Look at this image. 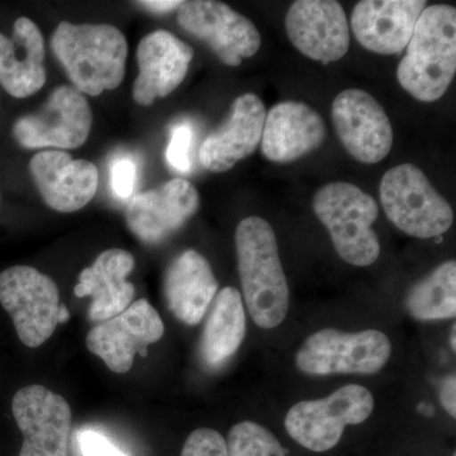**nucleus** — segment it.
I'll return each instance as SVG.
<instances>
[{
    "label": "nucleus",
    "mask_w": 456,
    "mask_h": 456,
    "mask_svg": "<svg viewBox=\"0 0 456 456\" xmlns=\"http://www.w3.org/2000/svg\"><path fill=\"white\" fill-rule=\"evenodd\" d=\"M424 0H362L354 8L351 29L364 49L378 55H397L406 50Z\"/></svg>",
    "instance_id": "a211bd4d"
},
{
    "label": "nucleus",
    "mask_w": 456,
    "mask_h": 456,
    "mask_svg": "<svg viewBox=\"0 0 456 456\" xmlns=\"http://www.w3.org/2000/svg\"><path fill=\"white\" fill-rule=\"evenodd\" d=\"M407 311L419 321L454 318L456 314V263L445 261L428 277L413 285L406 298Z\"/></svg>",
    "instance_id": "393cba45"
},
{
    "label": "nucleus",
    "mask_w": 456,
    "mask_h": 456,
    "mask_svg": "<svg viewBox=\"0 0 456 456\" xmlns=\"http://www.w3.org/2000/svg\"><path fill=\"white\" fill-rule=\"evenodd\" d=\"M137 4H141L142 7L150 9V11L152 12L165 13V12L179 9L183 2H178V0H146V2H137Z\"/></svg>",
    "instance_id": "2f4dec72"
},
{
    "label": "nucleus",
    "mask_w": 456,
    "mask_h": 456,
    "mask_svg": "<svg viewBox=\"0 0 456 456\" xmlns=\"http://www.w3.org/2000/svg\"><path fill=\"white\" fill-rule=\"evenodd\" d=\"M285 28L294 47L314 61L330 64L349 51V22L335 0H297L285 17Z\"/></svg>",
    "instance_id": "4468645a"
},
{
    "label": "nucleus",
    "mask_w": 456,
    "mask_h": 456,
    "mask_svg": "<svg viewBox=\"0 0 456 456\" xmlns=\"http://www.w3.org/2000/svg\"><path fill=\"white\" fill-rule=\"evenodd\" d=\"M406 50L397 69L399 86L425 103L444 97L456 73V9L426 7Z\"/></svg>",
    "instance_id": "f03ea898"
},
{
    "label": "nucleus",
    "mask_w": 456,
    "mask_h": 456,
    "mask_svg": "<svg viewBox=\"0 0 456 456\" xmlns=\"http://www.w3.org/2000/svg\"><path fill=\"white\" fill-rule=\"evenodd\" d=\"M235 244L240 281L250 316L261 329H275L289 310V287L274 230L264 218H245L236 228Z\"/></svg>",
    "instance_id": "f257e3e1"
},
{
    "label": "nucleus",
    "mask_w": 456,
    "mask_h": 456,
    "mask_svg": "<svg viewBox=\"0 0 456 456\" xmlns=\"http://www.w3.org/2000/svg\"><path fill=\"white\" fill-rule=\"evenodd\" d=\"M326 134L325 122L314 108L301 102H281L266 112L261 152L272 163H293L322 145Z\"/></svg>",
    "instance_id": "aec40b11"
},
{
    "label": "nucleus",
    "mask_w": 456,
    "mask_h": 456,
    "mask_svg": "<svg viewBox=\"0 0 456 456\" xmlns=\"http://www.w3.org/2000/svg\"><path fill=\"white\" fill-rule=\"evenodd\" d=\"M165 327L158 311L146 299L132 303L118 316L104 321L86 335V347L114 373H127L137 353L163 338Z\"/></svg>",
    "instance_id": "ddd939ff"
},
{
    "label": "nucleus",
    "mask_w": 456,
    "mask_h": 456,
    "mask_svg": "<svg viewBox=\"0 0 456 456\" xmlns=\"http://www.w3.org/2000/svg\"><path fill=\"white\" fill-rule=\"evenodd\" d=\"M51 49L84 94L97 97L118 88L125 77L128 46L117 27L61 22L51 36Z\"/></svg>",
    "instance_id": "7ed1b4c3"
},
{
    "label": "nucleus",
    "mask_w": 456,
    "mask_h": 456,
    "mask_svg": "<svg viewBox=\"0 0 456 456\" xmlns=\"http://www.w3.org/2000/svg\"><path fill=\"white\" fill-rule=\"evenodd\" d=\"M29 171L42 200L53 211H79L97 193L99 176L95 165L88 160H75L64 151L38 152L31 159Z\"/></svg>",
    "instance_id": "dca6fc26"
},
{
    "label": "nucleus",
    "mask_w": 456,
    "mask_h": 456,
    "mask_svg": "<svg viewBox=\"0 0 456 456\" xmlns=\"http://www.w3.org/2000/svg\"><path fill=\"white\" fill-rule=\"evenodd\" d=\"M92 123V110L83 93L59 86L37 113L17 119L13 136L25 149H77L88 140Z\"/></svg>",
    "instance_id": "9d476101"
},
{
    "label": "nucleus",
    "mask_w": 456,
    "mask_h": 456,
    "mask_svg": "<svg viewBox=\"0 0 456 456\" xmlns=\"http://www.w3.org/2000/svg\"><path fill=\"white\" fill-rule=\"evenodd\" d=\"M228 456H287L288 450L277 437L256 422L233 426L226 440Z\"/></svg>",
    "instance_id": "a878e982"
},
{
    "label": "nucleus",
    "mask_w": 456,
    "mask_h": 456,
    "mask_svg": "<svg viewBox=\"0 0 456 456\" xmlns=\"http://www.w3.org/2000/svg\"><path fill=\"white\" fill-rule=\"evenodd\" d=\"M331 113L342 146L355 160L377 164L391 152L392 123L373 95L360 89L344 90L335 98Z\"/></svg>",
    "instance_id": "f8f14e48"
},
{
    "label": "nucleus",
    "mask_w": 456,
    "mask_h": 456,
    "mask_svg": "<svg viewBox=\"0 0 456 456\" xmlns=\"http://www.w3.org/2000/svg\"><path fill=\"white\" fill-rule=\"evenodd\" d=\"M373 410L371 392L347 384L329 397L294 404L285 417V430L303 448L325 452L340 443L346 426L362 424Z\"/></svg>",
    "instance_id": "423d86ee"
},
{
    "label": "nucleus",
    "mask_w": 456,
    "mask_h": 456,
    "mask_svg": "<svg viewBox=\"0 0 456 456\" xmlns=\"http://www.w3.org/2000/svg\"><path fill=\"white\" fill-rule=\"evenodd\" d=\"M193 56V49L173 33L159 29L145 36L137 47L140 73L132 88L134 102L150 106L167 97L185 79Z\"/></svg>",
    "instance_id": "6ab92c4d"
},
{
    "label": "nucleus",
    "mask_w": 456,
    "mask_h": 456,
    "mask_svg": "<svg viewBox=\"0 0 456 456\" xmlns=\"http://www.w3.org/2000/svg\"><path fill=\"white\" fill-rule=\"evenodd\" d=\"M452 456H456V454H452Z\"/></svg>",
    "instance_id": "72a5a7b5"
},
{
    "label": "nucleus",
    "mask_w": 456,
    "mask_h": 456,
    "mask_svg": "<svg viewBox=\"0 0 456 456\" xmlns=\"http://www.w3.org/2000/svg\"><path fill=\"white\" fill-rule=\"evenodd\" d=\"M193 143V130L188 123H180L171 130L169 145L167 149V164L179 173L191 169V150Z\"/></svg>",
    "instance_id": "bb28decb"
},
{
    "label": "nucleus",
    "mask_w": 456,
    "mask_h": 456,
    "mask_svg": "<svg viewBox=\"0 0 456 456\" xmlns=\"http://www.w3.org/2000/svg\"><path fill=\"white\" fill-rule=\"evenodd\" d=\"M137 182V165L128 156L116 159L110 167V184L114 196L122 200H130L134 196Z\"/></svg>",
    "instance_id": "c85d7f7f"
},
{
    "label": "nucleus",
    "mask_w": 456,
    "mask_h": 456,
    "mask_svg": "<svg viewBox=\"0 0 456 456\" xmlns=\"http://www.w3.org/2000/svg\"><path fill=\"white\" fill-rule=\"evenodd\" d=\"M379 194L388 220L408 236L434 239L444 235L454 222L448 200L416 165H398L387 171Z\"/></svg>",
    "instance_id": "39448f33"
},
{
    "label": "nucleus",
    "mask_w": 456,
    "mask_h": 456,
    "mask_svg": "<svg viewBox=\"0 0 456 456\" xmlns=\"http://www.w3.org/2000/svg\"><path fill=\"white\" fill-rule=\"evenodd\" d=\"M12 411L23 435L20 456H69L73 413L64 397L33 384L14 395Z\"/></svg>",
    "instance_id": "9b49d317"
},
{
    "label": "nucleus",
    "mask_w": 456,
    "mask_h": 456,
    "mask_svg": "<svg viewBox=\"0 0 456 456\" xmlns=\"http://www.w3.org/2000/svg\"><path fill=\"white\" fill-rule=\"evenodd\" d=\"M455 334H456V331H455V325L452 326V338H450V344H452V350H456V342H455Z\"/></svg>",
    "instance_id": "473e14b6"
},
{
    "label": "nucleus",
    "mask_w": 456,
    "mask_h": 456,
    "mask_svg": "<svg viewBox=\"0 0 456 456\" xmlns=\"http://www.w3.org/2000/svg\"><path fill=\"white\" fill-rule=\"evenodd\" d=\"M77 444L83 456H128L114 446L106 436L95 431L79 432Z\"/></svg>",
    "instance_id": "c756f323"
},
{
    "label": "nucleus",
    "mask_w": 456,
    "mask_h": 456,
    "mask_svg": "<svg viewBox=\"0 0 456 456\" xmlns=\"http://www.w3.org/2000/svg\"><path fill=\"white\" fill-rule=\"evenodd\" d=\"M0 305L11 314L20 340L31 349L49 340L60 323L59 288L32 266L0 273Z\"/></svg>",
    "instance_id": "6e6552de"
},
{
    "label": "nucleus",
    "mask_w": 456,
    "mask_h": 456,
    "mask_svg": "<svg viewBox=\"0 0 456 456\" xmlns=\"http://www.w3.org/2000/svg\"><path fill=\"white\" fill-rule=\"evenodd\" d=\"M314 211L342 260L362 268L378 260L379 239L371 226L379 208L373 197L350 183H330L314 194Z\"/></svg>",
    "instance_id": "20e7f679"
},
{
    "label": "nucleus",
    "mask_w": 456,
    "mask_h": 456,
    "mask_svg": "<svg viewBox=\"0 0 456 456\" xmlns=\"http://www.w3.org/2000/svg\"><path fill=\"white\" fill-rule=\"evenodd\" d=\"M200 208V194L185 179H173L128 200L126 222L145 244H159L173 235Z\"/></svg>",
    "instance_id": "2eb2a0df"
},
{
    "label": "nucleus",
    "mask_w": 456,
    "mask_h": 456,
    "mask_svg": "<svg viewBox=\"0 0 456 456\" xmlns=\"http://www.w3.org/2000/svg\"><path fill=\"white\" fill-rule=\"evenodd\" d=\"M45 83L44 36L29 18L20 17L12 37L0 33V84L12 97L27 98Z\"/></svg>",
    "instance_id": "4be33fe9"
},
{
    "label": "nucleus",
    "mask_w": 456,
    "mask_h": 456,
    "mask_svg": "<svg viewBox=\"0 0 456 456\" xmlns=\"http://www.w3.org/2000/svg\"><path fill=\"white\" fill-rule=\"evenodd\" d=\"M440 401L446 412L452 419L456 417V377L455 374L445 378L440 389Z\"/></svg>",
    "instance_id": "7c9ffc66"
},
{
    "label": "nucleus",
    "mask_w": 456,
    "mask_h": 456,
    "mask_svg": "<svg viewBox=\"0 0 456 456\" xmlns=\"http://www.w3.org/2000/svg\"><path fill=\"white\" fill-rule=\"evenodd\" d=\"M182 456H228L226 440L212 428H198L189 435Z\"/></svg>",
    "instance_id": "cd10ccee"
},
{
    "label": "nucleus",
    "mask_w": 456,
    "mask_h": 456,
    "mask_svg": "<svg viewBox=\"0 0 456 456\" xmlns=\"http://www.w3.org/2000/svg\"><path fill=\"white\" fill-rule=\"evenodd\" d=\"M392 355L388 336L378 330L347 334L325 329L311 335L296 356V364L310 375L375 374Z\"/></svg>",
    "instance_id": "0eeeda50"
},
{
    "label": "nucleus",
    "mask_w": 456,
    "mask_h": 456,
    "mask_svg": "<svg viewBox=\"0 0 456 456\" xmlns=\"http://www.w3.org/2000/svg\"><path fill=\"white\" fill-rule=\"evenodd\" d=\"M134 266V255L122 248H110L97 257L90 268L79 275L75 296L92 297L90 321H108L118 316L134 303V285L127 281Z\"/></svg>",
    "instance_id": "412c9836"
},
{
    "label": "nucleus",
    "mask_w": 456,
    "mask_h": 456,
    "mask_svg": "<svg viewBox=\"0 0 456 456\" xmlns=\"http://www.w3.org/2000/svg\"><path fill=\"white\" fill-rule=\"evenodd\" d=\"M245 335L246 314L241 294L236 288H224L216 297L200 336V351L204 364L220 368L235 355Z\"/></svg>",
    "instance_id": "b1692460"
},
{
    "label": "nucleus",
    "mask_w": 456,
    "mask_h": 456,
    "mask_svg": "<svg viewBox=\"0 0 456 456\" xmlns=\"http://www.w3.org/2000/svg\"><path fill=\"white\" fill-rule=\"evenodd\" d=\"M176 20L182 29L204 42L228 66H239L260 49V33L254 23L224 3L183 2Z\"/></svg>",
    "instance_id": "1a4fd4ad"
},
{
    "label": "nucleus",
    "mask_w": 456,
    "mask_h": 456,
    "mask_svg": "<svg viewBox=\"0 0 456 456\" xmlns=\"http://www.w3.org/2000/svg\"><path fill=\"white\" fill-rule=\"evenodd\" d=\"M218 283L206 257L185 250L167 266L164 294L167 307L180 322L196 326L217 294Z\"/></svg>",
    "instance_id": "5701e85b"
},
{
    "label": "nucleus",
    "mask_w": 456,
    "mask_h": 456,
    "mask_svg": "<svg viewBox=\"0 0 456 456\" xmlns=\"http://www.w3.org/2000/svg\"><path fill=\"white\" fill-rule=\"evenodd\" d=\"M265 117V106L257 95L246 93L237 97L226 121L200 146V161L204 169L224 173L253 154L263 136Z\"/></svg>",
    "instance_id": "f3484780"
}]
</instances>
